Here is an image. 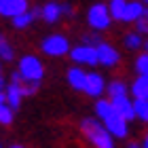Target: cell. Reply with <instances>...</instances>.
Listing matches in <instances>:
<instances>
[{
	"label": "cell",
	"mask_w": 148,
	"mask_h": 148,
	"mask_svg": "<svg viewBox=\"0 0 148 148\" xmlns=\"http://www.w3.org/2000/svg\"><path fill=\"white\" fill-rule=\"evenodd\" d=\"M62 13H66V15H70V13H72V6H70V4H62Z\"/></svg>",
	"instance_id": "28"
},
{
	"label": "cell",
	"mask_w": 148,
	"mask_h": 148,
	"mask_svg": "<svg viewBox=\"0 0 148 148\" xmlns=\"http://www.w3.org/2000/svg\"><path fill=\"white\" fill-rule=\"evenodd\" d=\"M0 123H2V125H11L13 123V108L9 104L0 106Z\"/></svg>",
	"instance_id": "22"
},
{
	"label": "cell",
	"mask_w": 148,
	"mask_h": 148,
	"mask_svg": "<svg viewBox=\"0 0 148 148\" xmlns=\"http://www.w3.org/2000/svg\"><path fill=\"white\" fill-rule=\"evenodd\" d=\"M11 148H23V146H11Z\"/></svg>",
	"instance_id": "33"
},
{
	"label": "cell",
	"mask_w": 148,
	"mask_h": 148,
	"mask_svg": "<svg viewBox=\"0 0 148 148\" xmlns=\"http://www.w3.org/2000/svg\"><path fill=\"white\" fill-rule=\"evenodd\" d=\"M95 112H97V116L104 121L106 129H108L112 136H116V138H125L127 136V121L114 110V106H112L110 99H102V102H97Z\"/></svg>",
	"instance_id": "1"
},
{
	"label": "cell",
	"mask_w": 148,
	"mask_h": 148,
	"mask_svg": "<svg viewBox=\"0 0 148 148\" xmlns=\"http://www.w3.org/2000/svg\"><path fill=\"white\" fill-rule=\"evenodd\" d=\"M131 93L136 95V99H148V76L146 74H140V78L131 87Z\"/></svg>",
	"instance_id": "14"
},
{
	"label": "cell",
	"mask_w": 148,
	"mask_h": 148,
	"mask_svg": "<svg viewBox=\"0 0 148 148\" xmlns=\"http://www.w3.org/2000/svg\"><path fill=\"white\" fill-rule=\"evenodd\" d=\"M32 15H34V19H42V6H36V9L32 11Z\"/></svg>",
	"instance_id": "27"
},
{
	"label": "cell",
	"mask_w": 148,
	"mask_h": 148,
	"mask_svg": "<svg viewBox=\"0 0 148 148\" xmlns=\"http://www.w3.org/2000/svg\"><path fill=\"white\" fill-rule=\"evenodd\" d=\"M125 45L129 49H138V47H142V38H140V34H129L125 38Z\"/></svg>",
	"instance_id": "25"
},
{
	"label": "cell",
	"mask_w": 148,
	"mask_h": 148,
	"mask_svg": "<svg viewBox=\"0 0 148 148\" xmlns=\"http://www.w3.org/2000/svg\"><path fill=\"white\" fill-rule=\"evenodd\" d=\"M2 89H4V78L0 76V91H2Z\"/></svg>",
	"instance_id": "30"
},
{
	"label": "cell",
	"mask_w": 148,
	"mask_h": 148,
	"mask_svg": "<svg viewBox=\"0 0 148 148\" xmlns=\"http://www.w3.org/2000/svg\"><path fill=\"white\" fill-rule=\"evenodd\" d=\"M59 15H62V4H57V2H49V4H45L42 6V19L45 21H57Z\"/></svg>",
	"instance_id": "16"
},
{
	"label": "cell",
	"mask_w": 148,
	"mask_h": 148,
	"mask_svg": "<svg viewBox=\"0 0 148 148\" xmlns=\"http://www.w3.org/2000/svg\"><path fill=\"white\" fill-rule=\"evenodd\" d=\"M11 80L19 85V89H21V93H23V95H34V93L38 91V87H40V83H38V80H28V78H23L19 70H17V72H13Z\"/></svg>",
	"instance_id": "10"
},
{
	"label": "cell",
	"mask_w": 148,
	"mask_h": 148,
	"mask_svg": "<svg viewBox=\"0 0 148 148\" xmlns=\"http://www.w3.org/2000/svg\"><path fill=\"white\" fill-rule=\"evenodd\" d=\"M68 83H70L76 91H85L87 74L80 70V68H70V70H68Z\"/></svg>",
	"instance_id": "12"
},
{
	"label": "cell",
	"mask_w": 148,
	"mask_h": 148,
	"mask_svg": "<svg viewBox=\"0 0 148 148\" xmlns=\"http://www.w3.org/2000/svg\"><path fill=\"white\" fill-rule=\"evenodd\" d=\"M19 72H21V76L28 78V80H40V78H42V74H45L42 64H40L34 55L21 57V62H19Z\"/></svg>",
	"instance_id": "4"
},
{
	"label": "cell",
	"mask_w": 148,
	"mask_h": 148,
	"mask_svg": "<svg viewBox=\"0 0 148 148\" xmlns=\"http://www.w3.org/2000/svg\"><path fill=\"white\" fill-rule=\"evenodd\" d=\"M112 106H114V110H116L121 116H123L125 121H131V119H136V108H133V104L127 99V95H121V97H112L110 99Z\"/></svg>",
	"instance_id": "8"
},
{
	"label": "cell",
	"mask_w": 148,
	"mask_h": 148,
	"mask_svg": "<svg viewBox=\"0 0 148 148\" xmlns=\"http://www.w3.org/2000/svg\"><path fill=\"white\" fill-rule=\"evenodd\" d=\"M87 19H89V25L93 30H106L110 25V6H106L102 2H97V4H93L91 9H89V15H87Z\"/></svg>",
	"instance_id": "3"
},
{
	"label": "cell",
	"mask_w": 148,
	"mask_h": 148,
	"mask_svg": "<svg viewBox=\"0 0 148 148\" xmlns=\"http://www.w3.org/2000/svg\"><path fill=\"white\" fill-rule=\"evenodd\" d=\"M146 51H148V40H146Z\"/></svg>",
	"instance_id": "34"
},
{
	"label": "cell",
	"mask_w": 148,
	"mask_h": 148,
	"mask_svg": "<svg viewBox=\"0 0 148 148\" xmlns=\"http://www.w3.org/2000/svg\"><path fill=\"white\" fill-rule=\"evenodd\" d=\"M144 2H146V4H148V0H144Z\"/></svg>",
	"instance_id": "35"
},
{
	"label": "cell",
	"mask_w": 148,
	"mask_h": 148,
	"mask_svg": "<svg viewBox=\"0 0 148 148\" xmlns=\"http://www.w3.org/2000/svg\"><path fill=\"white\" fill-rule=\"evenodd\" d=\"M110 15L112 19H125V11H127V0H110Z\"/></svg>",
	"instance_id": "17"
},
{
	"label": "cell",
	"mask_w": 148,
	"mask_h": 148,
	"mask_svg": "<svg viewBox=\"0 0 148 148\" xmlns=\"http://www.w3.org/2000/svg\"><path fill=\"white\" fill-rule=\"evenodd\" d=\"M144 4L142 2H127V11H125V19L123 21H138L144 15Z\"/></svg>",
	"instance_id": "15"
},
{
	"label": "cell",
	"mask_w": 148,
	"mask_h": 148,
	"mask_svg": "<svg viewBox=\"0 0 148 148\" xmlns=\"http://www.w3.org/2000/svg\"><path fill=\"white\" fill-rule=\"evenodd\" d=\"M32 19H34V15H32L30 11H25V13H21L19 17H15V19H13V25L21 30V28H25V25H30V23H32Z\"/></svg>",
	"instance_id": "21"
},
{
	"label": "cell",
	"mask_w": 148,
	"mask_h": 148,
	"mask_svg": "<svg viewBox=\"0 0 148 148\" xmlns=\"http://www.w3.org/2000/svg\"><path fill=\"white\" fill-rule=\"evenodd\" d=\"M80 131L95 148H114L112 133L106 129V125H102L95 119H83L80 121Z\"/></svg>",
	"instance_id": "2"
},
{
	"label": "cell",
	"mask_w": 148,
	"mask_h": 148,
	"mask_svg": "<svg viewBox=\"0 0 148 148\" xmlns=\"http://www.w3.org/2000/svg\"><path fill=\"white\" fill-rule=\"evenodd\" d=\"M83 45H87V47H99L102 40H99L97 34H85L83 36Z\"/></svg>",
	"instance_id": "26"
},
{
	"label": "cell",
	"mask_w": 148,
	"mask_h": 148,
	"mask_svg": "<svg viewBox=\"0 0 148 148\" xmlns=\"http://www.w3.org/2000/svg\"><path fill=\"white\" fill-rule=\"evenodd\" d=\"M72 59L76 64H89V66H95L99 64V57H97V47H87V45H80L76 49L70 51Z\"/></svg>",
	"instance_id": "6"
},
{
	"label": "cell",
	"mask_w": 148,
	"mask_h": 148,
	"mask_svg": "<svg viewBox=\"0 0 148 148\" xmlns=\"http://www.w3.org/2000/svg\"><path fill=\"white\" fill-rule=\"evenodd\" d=\"M133 108H136V116L148 123V99H136Z\"/></svg>",
	"instance_id": "20"
},
{
	"label": "cell",
	"mask_w": 148,
	"mask_h": 148,
	"mask_svg": "<svg viewBox=\"0 0 148 148\" xmlns=\"http://www.w3.org/2000/svg\"><path fill=\"white\" fill-rule=\"evenodd\" d=\"M21 97H23V93H21V89H19V85L11 80L9 89H6V104H9L13 110H17L19 104H21Z\"/></svg>",
	"instance_id": "13"
},
{
	"label": "cell",
	"mask_w": 148,
	"mask_h": 148,
	"mask_svg": "<svg viewBox=\"0 0 148 148\" xmlns=\"http://www.w3.org/2000/svg\"><path fill=\"white\" fill-rule=\"evenodd\" d=\"M97 57H99V64H102V66L119 64V51L114 49L112 45H106V42H102L97 47Z\"/></svg>",
	"instance_id": "9"
},
{
	"label": "cell",
	"mask_w": 148,
	"mask_h": 148,
	"mask_svg": "<svg viewBox=\"0 0 148 148\" xmlns=\"http://www.w3.org/2000/svg\"><path fill=\"white\" fill-rule=\"evenodd\" d=\"M136 28H138V34H148V9L144 11V15L136 21Z\"/></svg>",
	"instance_id": "24"
},
{
	"label": "cell",
	"mask_w": 148,
	"mask_h": 148,
	"mask_svg": "<svg viewBox=\"0 0 148 148\" xmlns=\"http://www.w3.org/2000/svg\"><path fill=\"white\" fill-rule=\"evenodd\" d=\"M108 95H110V99H112V97L127 95V87L121 83V80H112V83L108 85Z\"/></svg>",
	"instance_id": "19"
},
{
	"label": "cell",
	"mask_w": 148,
	"mask_h": 148,
	"mask_svg": "<svg viewBox=\"0 0 148 148\" xmlns=\"http://www.w3.org/2000/svg\"><path fill=\"white\" fill-rule=\"evenodd\" d=\"M136 70L140 74H146V76H148V53H144V55H140L136 59Z\"/></svg>",
	"instance_id": "23"
},
{
	"label": "cell",
	"mask_w": 148,
	"mask_h": 148,
	"mask_svg": "<svg viewBox=\"0 0 148 148\" xmlns=\"http://www.w3.org/2000/svg\"><path fill=\"white\" fill-rule=\"evenodd\" d=\"M144 148H148V133H146V140H144Z\"/></svg>",
	"instance_id": "32"
},
{
	"label": "cell",
	"mask_w": 148,
	"mask_h": 148,
	"mask_svg": "<svg viewBox=\"0 0 148 148\" xmlns=\"http://www.w3.org/2000/svg\"><path fill=\"white\" fill-rule=\"evenodd\" d=\"M104 91V78L99 74H87V83H85V93L91 97H97L99 93Z\"/></svg>",
	"instance_id": "11"
},
{
	"label": "cell",
	"mask_w": 148,
	"mask_h": 148,
	"mask_svg": "<svg viewBox=\"0 0 148 148\" xmlns=\"http://www.w3.org/2000/svg\"><path fill=\"white\" fill-rule=\"evenodd\" d=\"M127 148H140V146H138L136 142H131V144H129V146H127Z\"/></svg>",
	"instance_id": "31"
},
{
	"label": "cell",
	"mask_w": 148,
	"mask_h": 148,
	"mask_svg": "<svg viewBox=\"0 0 148 148\" xmlns=\"http://www.w3.org/2000/svg\"><path fill=\"white\" fill-rule=\"evenodd\" d=\"M13 55H15V53H13V47H11V42L6 40V36H4V34H0V57H2V59H6V62H11V59H13Z\"/></svg>",
	"instance_id": "18"
},
{
	"label": "cell",
	"mask_w": 148,
	"mask_h": 148,
	"mask_svg": "<svg viewBox=\"0 0 148 148\" xmlns=\"http://www.w3.org/2000/svg\"><path fill=\"white\" fill-rule=\"evenodd\" d=\"M42 51L47 55H64V53L70 51V45H68V38L62 36V34H53L49 38L42 40Z\"/></svg>",
	"instance_id": "5"
},
{
	"label": "cell",
	"mask_w": 148,
	"mask_h": 148,
	"mask_svg": "<svg viewBox=\"0 0 148 148\" xmlns=\"http://www.w3.org/2000/svg\"><path fill=\"white\" fill-rule=\"evenodd\" d=\"M28 11V0H0V15L2 17H19Z\"/></svg>",
	"instance_id": "7"
},
{
	"label": "cell",
	"mask_w": 148,
	"mask_h": 148,
	"mask_svg": "<svg viewBox=\"0 0 148 148\" xmlns=\"http://www.w3.org/2000/svg\"><path fill=\"white\" fill-rule=\"evenodd\" d=\"M4 104H6V95H4L2 91H0V106H4Z\"/></svg>",
	"instance_id": "29"
}]
</instances>
